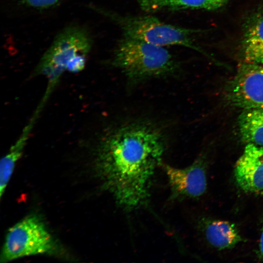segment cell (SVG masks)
Returning <instances> with one entry per match:
<instances>
[{"label":"cell","mask_w":263,"mask_h":263,"mask_svg":"<svg viewBox=\"0 0 263 263\" xmlns=\"http://www.w3.org/2000/svg\"><path fill=\"white\" fill-rule=\"evenodd\" d=\"M164 150L160 132L143 123L122 126L101 140L96 156L98 173L121 208L132 211L147 204Z\"/></svg>","instance_id":"6da1fadb"},{"label":"cell","mask_w":263,"mask_h":263,"mask_svg":"<svg viewBox=\"0 0 263 263\" xmlns=\"http://www.w3.org/2000/svg\"><path fill=\"white\" fill-rule=\"evenodd\" d=\"M112 64L132 82L171 75L179 69L178 61L165 47L125 37L115 48Z\"/></svg>","instance_id":"7a4b0ae2"},{"label":"cell","mask_w":263,"mask_h":263,"mask_svg":"<svg viewBox=\"0 0 263 263\" xmlns=\"http://www.w3.org/2000/svg\"><path fill=\"white\" fill-rule=\"evenodd\" d=\"M99 10L118 25L125 37L165 47L182 46L207 55L193 39V35L199 30L168 24L151 16L124 15Z\"/></svg>","instance_id":"3957f363"},{"label":"cell","mask_w":263,"mask_h":263,"mask_svg":"<svg viewBox=\"0 0 263 263\" xmlns=\"http://www.w3.org/2000/svg\"><path fill=\"white\" fill-rule=\"evenodd\" d=\"M89 34L81 27L66 28L55 38L43 55L33 74L45 76L47 80L46 90L39 102L44 107L69 63L79 55H87L92 47Z\"/></svg>","instance_id":"277c9868"},{"label":"cell","mask_w":263,"mask_h":263,"mask_svg":"<svg viewBox=\"0 0 263 263\" xmlns=\"http://www.w3.org/2000/svg\"><path fill=\"white\" fill-rule=\"evenodd\" d=\"M56 249L55 241L42 221L36 215H30L9 229L1 251L0 262L52 254Z\"/></svg>","instance_id":"5b68a950"},{"label":"cell","mask_w":263,"mask_h":263,"mask_svg":"<svg viewBox=\"0 0 263 263\" xmlns=\"http://www.w3.org/2000/svg\"><path fill=\"white\" fill-rule=\"evenodd\" d=\"M227 96L244 110H263V65L242 63L229 84Z\"/></svg>","instance_id":"8992f818"},{"label":"cell","mask_w":263,"mask_h":263,"mask_svg":"<svg viewBox=\"0 0 263 263\" xmlns=\"http://www.w3.org/2000/svg\"><path fill=\"white\" fill-rule=\"evenodd\" d=\"M168 179L173 195L181 198L202 196L207 189V182L204 161L195 160L185 168H177L161 163Z\"/></svg>","instance_id":"52a82bcc"},{"label":"cell","mask_w":263,"mask_h":263,"mask_svg":"<svg viewBox=\"0 0 263 263\" xmlns=\"http://www.w3.org/2000/svg\"><path fill=\"white\" fill-rule=\"evenodd\" d=\"M234 176L244 192H263V147L246 144L235 165Z\"/></svg>","instance_id":"ba28073f"},{"label":"cell","mask_w":263,"mask_h":263,"mask_svg":"<svg viewBox=\"0 0 263 263\" xmlns=\"http://www.w3.org/2000/svg\"><path fill=\"white\" fill-rule=\"evenodd\" d=\"M240 50L244 62L263 65V11L253 14L246 21Z\"/></svg>","instance_id":"9c48e42d"},{"label":"cell","mask_w":263,"mask_h":263,"mask_svg":"<svg viewBox=\"0 0 263 263\" xmlns=\"http://www.w3.org/2000/svg\"><path fill=\"white\" fill-rule=\"evenodd\" d=\"M145 12L181 10H212L223 6L228 0H136Z\"/></svg>","instance_id":"30bf717a"},{"label":"cell","mask_w":263,"mask_h":263,"mask_svg":"<svg viewBox=\"0 0 263 263\" xmlns=\"http://www.w3.org/2000/svg\"><path fill=\"white\" fill-rule=\"evenodd\" d=\"M37 119L32 117L24 127L19 138L2 158L0 164V196L2 197L13 172L17 162L21 157L23 150L34 128Z\"/></svg>","instance_id":"8fae6325"},{"label":"cell","mask_w":263,"mask_h":263,"mask_svg":"<svg viewBox=\"0 0 263 263\" xmlns=\"http://www.w3.org/2000/svg\"><path fill=\"white\" fill-rule=\"evenodd\" d=\"M204 231L208 242L219 249L233 247L242 240L237 228L228 221L208 222L205 225Z\"/></svg>","instance_id":"7c38bea8"},{"label":"cell","mask_w":263,"mask_h":263,"mask_svg":"<svg viewBox=\"0 0 263 263\" xmlns=\"http://www.w3.org/2000/svg\"><path fill=\"white\" fill-rule=\"evenodd\" d=\"M238 128L243 141L263 147V110H244L238 118Z\"/></svg>","instance_id":"4fadbf2b"},{"label":"cell","mask_w":263,"mask_h":263,"mask_svg":"<svg viewBox=\"0 0 263 263\" xmlns=\"http://www.w3.org/2000/svg\"><path fill=\"white\" fill-rule=\"evenodd\" d=\"M26 6L37 9L50 8L57 4L59 0H21Z\"/></svg>","instance_id":"5bb4252c"},{"label":"cell","mask_w":263,"mask_h":263,"mask_svg":"<svg viewBox=\"0 0 263 263\" xmlns=\"http://www.w3.org/2000/svg\"><path fill=\"white\" fill-rule=\"evenodd\" d=\"M260 250L262 257L263 258V227L260 241Z\"/></svg>","instance_id":"9a60e30c"},{"label":"cell","mask_w":263,"mask_h":263,"mask_svg":"<svg viewBox=\"0 0 263 263\" xmlns=\"http://www.w3.org/2000/svg\"><path fill=\"white\" fill-rule=\"evenodd\" d=\"M60 1L62 0H59Z\"/></svg>","instance_id":"2e32d148"}]
</instances>
